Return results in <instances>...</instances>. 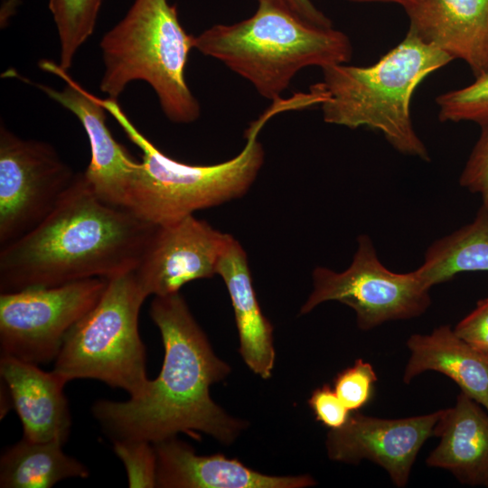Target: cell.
<instances>
[{"mask_svg":"<svg viewBox=\"0 0 488 488\" xmlns=\"http://www.w3.org/2000/svg\"><path fill=\"white\" fill-rule=\"evenodd\" d=\"M194 48L248 80L265 99L276 100L301 70L346 63L348 36L308 24L275 7L258 5L250 17L214 24L195 36Z\"/></svg>","mask_w":488,"mask_h":488,"instance_id":"cell-5","label":"cell"},{"mask_svg":"<svg viewBox=\"0 0 488 488\" xmlns=\"http://www.w3.org/2000/svg\"><path fill=\"white\" fill-rule=\"evenodd\" d=\"M308 405L316 420L331 429L343 427L351 415V411L342 402L334 389L327 384L313 391Z\"/></svg>","mask_w":488,"mask_h":488,"instance_id":"cell-27","label":"cell"},{"mask_svg":"<svg viewBox=\"0 0 488 488\" xmlns=\"http://www.w3.org/2000/svg\"><path fill=\"white\" fill-rule=\"evenodd\" d=\"M357 240V250L347 269H314L313 291L300 314H308L322 303L337 301L354 310L358 327L364 331L424 314L431 303V287L418 271L392 272L380 263L368 236L361 235Z\"/></svg>","mask_w":488,"mask_h":488,"instance_id":"cell-8","label":"cell"},{"mask_svg":"<svg viewBox=\"0 0 488 488\" xmlns=\"http://www.w3.org/2000/svg\"><path fill=\"white\" fill-rule=\"evenodd\" d=\"M409 358L403 373L408 384L428 371L454 380L464 392L488 411V358L462 340L449 325L428 334H413L407 341Z\"/></svg>","mask_w":488,"mask_h":488,"instance_id":"cell-19","label":"cell"},{"mask_svg":"<svg viewBox=\"0 0 488 488\" xmlns=\"http://www.w3.org/2000/svg\"><path fill=\"white\" fill-rule=\"evenodd\" d=\"M39 66L66 82L61 90L39 83L35 86L70 111L85 129L90 146V161L82 173L89 187L102 202L126 208L140 162L113 137L106 124L107 110L99 98L84 89L58 63L46 60L41 61Z\"/></svg>","mask_w":488,"mask_h":488,"instance_id":"cell-13","label":"cell"},{"mask_svg":"<svg viewBox=\"0 0 488 488\" xmlns=\"http://www.w3.org/2000/svg\"><path fill=\"white\" fill-rule=\"evenodd\" d=\"M461 186L479 193L488 207V124L481 127L475 143L460 176Z\"/></svg>","mask_w":488,"mask_h":488,"instance_id":"cell-26","label":"cell"},{"mask_svg":"<svg viewBox=\"0 0 488 488\" xmlns=\"http://www.w3.org/2000/svg\"><path fill=\"white\" fill-rule=\"evenodd\" d=\"M454 331L475 351L488 358V298L479 301L475 309L461 320Z\"/></svg>","mask_w":488,"mask_h":488,"instance_id":"cell-28","label":"cell"},{"mask_svg":"<svg viewBox=\"0 0 488 488\" xmlns=\"http://www.w3.org/2000/svg\"><path fill=\"white\" fill-rule=\"evenodd\" d=\"M405 12L421 41L465 61L474 77L488 70V0H421Z\"/></svg>","mask_w":488,"mask_h":488,"instance_id":"cell-15","label":"cell"},{"mask_svg":"<svg viewBox=\"0 0 488 488\" xmlns=\"http://www.w3.org/2000/svg\"><path fill=\"white\" fill-rule=\"evenodd\" d=\"M150 316L158 327L164 358L157 378L127 401L99 400L92 412L115 439L152 444L185 433L209 435L232 444L248 423L214 402L210 388L226 379L230 366L214 352L180 292L155 296Z\"/></svg>","mask_w":488,"mask_h":488,"instance_id":"cell-1","label":"cell"},{"mask_svg":"<svg viewBox=\"0 0 488 488\" xmlns=\"http://www.w3.org/2000/svg\"><path fill=\"white\" fill-rule=\"evenodd\" d=\"M194 40L182 26L175 5L168 0H134L100 41V91L117 100L129 83L143 80L152 87L170 121L194 122L201 107L185 79Z\"/></svg>","mask_w":488,"mask_h":488,"instance_id":"cell-6","label":"cell"},{"mask_svg":"<svg viewBox=\"0 0 488 488\" xmlns=\"http://www.w3.org/2000/svg\"><path fill=\"white\" fill-rule=\"evenodd\" d=\"M62 446L23 437L1 456L0 487L50 488L64 479L88 477L87 467L67 455Z\"/></svg>","mask_w":488,"mask_h":488,"instance_id":"cell-20","label":"cell"},{"mask_svg":"<svg viewBox=\"0 0 488 488\" xmlns=\"http://www.w3.org/2000/svg\"><path fill=\"white\" fill-rule=\"evenodd\" d=\"M417 270L430 287L461 272L488 271V207L482 205L471 223L434 242Z\"/></svg>","mask_w":488,"mask_h":488,"instance_id":"cell-21","label":"cell"},{"mask_svg":"<svg viewBox=\"0 0 488 488\" xmlns=\"http://www.w3.org/2000/svg\"><path fill=\"white\" fill-rule=\"evenodd\" d=\"M376 372L371 363L361 359L341 371L334 379L333 389L350 411H357L371 399Z\"/></svg>","mask_w":488,"mask_h":488,"instance_id":"cell-25","label":"cell"},{"mask_svg":"<svg viewBox=\"0 0 488 488\" xmlns=\"http://www.w3.org/2000/svg\"><path fill=\"white\" fill-rule=\"evenodd\" d=\"M146 297L134 271L108 279L99 302L65 337L52 371L67 382L93 379L130 398L142 395L149 380L138 315Z\"/></svg>","mask_w":488,"mask_h":488,"instance_id":"cell-7","label":"cell"},{"mask_svg":"<svg viewBox=\"0 0 488 488\" xmlns=\"http://www.w3.org/2000/svg\"><path fill=\"white\" fill-rule=\"evenodd\" d=\"M442 412L389 419L354 411L343 427L327 434V455L352 465L369 460L382 467L397 487H405L420 448L435 436Z\"/></svg>","mask_w":488,"mask_h":488,"instance_id":"cell-11","label":"cell"},{"mask_svg":"<svg viewBox=\"0 0 488 488\" xmlns=\"http://www.w3.org/2000/svg\"><path fill=\"white\" fill-rule=\"evenodd\" d=\"M354 3H389L400 5L404 11L414 6L421 0H349Z\"/></svg>","mask_w":488,"mask_h":488,"instance_id":"cell-30","label":"cell"},{"mask_svg":"<svg viewBox=\"0 0 488 488\" xmlns=\"http://www.w3.org/2000/svg\"><path fill=\"white\" fill-rule=\"evenodd\" d=\"M39 365L1 355L0 374L23 428V437L64 444L71 418L63 388L67 381Z\"/></svg>","mask_w":488,"mask_h":488,"instance_id":"cell-16","label":"cell"},{"mask_svg":"<svg viewBox=\"0 0 488 488\" xmlns=\"http://www.w3.org/2000/svg\"><path fill=\"white\" fill-rule=\"evenodd\" d=\"M153 445L157 459L156 487L305 488L316 484L307 474L269 475L224 455H199L176 436Z\"/></svg>","mask_w":488,"mask_h":488,"instance_id":"cell-14","label":"cell"},{"mask_svg":"<svg viewBox=\"0 0 488 488\" xmlns=\"http://www.w3.org/2000/svg\"><path fill=\"white\" fill-rule=\"evenodd\" d=\"M108 279L0 294L1 355L36 365L55 361L71 328L99 302Z\"/></svg>","mask_w":488,"mask_h":488,"instance_id":"cell-9","label":"cell"},{"mask_svg":"<svg viewBox=\"0 0 488 488\" xmlns=\"http://www.w3.org/2000/svg\"><path fill=\"white\" fill-rule=\"evenodd\" d=\"M104 0H49V9L55 23L59 42L58 65L65 71L76 53L94 32Z\"/></svg>","mask_w":488,"mask_h":488,"instance_id":"cell-22","label":"cell"},{"mask_svg":"<svg viewBox=\"0 0 488 488\" xmlns=\"http://www.w3.org/2000/svg\"><path fill=\"white\" fill-rule=\"evenodd\" d=\"M435 436L439 443L427 465L452 473L462 483L488 487V411L461 392L443 409Z\"/></svg>","mask_w":488,"mask_h":488,"instance_id":"cell-17","label":"cell"},{"mask_svg":"<svg viewBox=\"0 0 488 488\" xmlns=\"http://www.w3.org/2000/svg\"><path fill=\"white\" fill-rule=\"evenodd\" d=\"M217 275L228 290L243 361L256 375L268 379L275 365L273 326L260 308L247 254L231 235L220 258Z\"/></svg>","mask_w":488,"mask_h":488,"instance_id":"cell-18","label":"cell"},{"mask_svg":"<svg viewBox=\"0 0 488 488\" xmlns=\"http://www.w3.org/2000/svg\"><path fill=\"white\" fill-rule=\"evenodd\" d=\"M258 5H266L283 12L314 26L322 28L333 27V23L321 12L311 0H258Z\"/></svg>","mask_w":488,"mask_h":488,"instance_id":"cell-29","label":"cell"},{"mask_svg":"<svg viewBox=\"0 0 488 488\" xmlns=\"http://www.w3.org/2000/svg\"><path fill=\"white\" fill-rule=\"evenodd\" d=\"M113 449L125 465L131 488L156 487L157 459L152 443L136 439H115Z\"/></svg>","mask_w":488,"mask_h":488,"instance_id":"cell-24","label":"cell"},{"mask_svg":"<svg viewBox=\"0 0 488 488\" xmlns=\"http://www.w3.org/2000/svg\"><path fill=\"white\" fill-rule=\"evenodd\" d=\"M78 173L46 142L23 139L0 127V249L42 223Z\"/></svg>","mask_w":488,"mask_h":488,"instance_id":"cell-10","label":"cell"},{"mask_svg":"<svg viewBox=\"0 0 488 488\" xmlns=\"http://www.w3.org/2000/svg\"><path fill=\"white\" fill-rule=\"evenodd\" d=\"M156 227L129 209L102 202L78 173L42 223L0 249V292L134 271Z\"/></svg>","mask_w":488,"mask_h":488,"instance_id":"cell-2","label":"cell"},{"mask_svg":"<svg viewBox=\"0 0 488 488\" xmlns=\"http://www.w3.org/2000/svg\"><path fill=\"white\" fill-rule=\"evenodd\" d=\"M99 101L142 150V161L130 186L126 208L155 225L168 224L196 211L243 196L265 160L258 133L271 117L286 110L281 101H274L246 130V144L236 156L215 164L196 165L161 152L135 127L117 100L107 98Z\"/></svg>","mask_w":488,"mask_h":488,"instance_id":"cell-4","label":"cell"},{"mask_svg":"<svg viewBox=\"0 0 488 488\" xmlns=\"http://www.w3.org/2000/svg\"><path fill=\"white\" fill-rule=\"evenodd\" d=\"M436 102L442 122L469 121L480 127L488 124V70L471 84L437 96Z\"/></svg>","mask_w":488,"mask_h":488,"instance_id":"cell-23","label":"cell"},{"mask_svg":"<svg viewBox=\"0 0 488 488\" xmlns=\"http://www.w3.org/2000/svg\"><path fill=\"white\" fill-rule=\"evenodd\" d=\"M229 238L193 214L157 225L134 272L147 296L178 293L189 282L217 275Z\"/></svg>","mask_w":488,"mask_h":488,"instance_id":"cell-12","label":"cell"},{"mask_svg":"<svg viewBox=\"0 0 488 488\" xmlns=\"http://www.w3.org/2000/svg\"><path fill=\"white\" fill-rule=\"evenodd\" d=\"M454 61L408 31L403 40L370 66L334 64L322 69L319 86L326 94L321 106L325 123L378 130L401 154L428 161L415 131L411 99L432 72Z\"/></svg>","mask_w":488,"mask_h":488,"instance_id":"cell-3","label":"cell"}]
</instances>
